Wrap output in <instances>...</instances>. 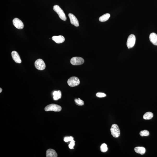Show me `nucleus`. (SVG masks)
<instances>
[{"mask_svg":"<svg viewBox=\"0 0 157 157\" xmlns=\"http://www.w3.org/2000/svg\"><path fill=\"white\" fill-rule=\"evenodd\" d=\"M53 9L54 10L58 15L60 19L64 21L66 20L67 18L65 13L60 6L58 5H55L53 6Z\"/></svg>","mask_w":157,"mask_h":157,"instance_id":"1","label":"nucleus"},{"mask_svg":"<svg viewBox=\"0 0 157 157\" xmlns=\"http://www.w3.org/2000/svg\"><path fill=\"white\" fill-rule=\"evenodd\" d=\"M62 108L58 105L55 104H51L45 107V111H53L57 112L61 110Z\"/></svg>","mask_w":157,"mask_h":157,"instance_id":"2","label":"nucleus"},{"mask_svg":"<svg viewBox=\"0 0 157 157\" xmlns=\"http://www.w3.org/2000/svg\"><path fill=\"white\" fill-rule=\"evenodd\" d=\"M80 80L78 78L76 77H72L69 78L67 81L68 85L72 87L78 86L80 84Z\"/></svg>","mask_w":157,"mask_h":157,"instance_id":"3","label":"nucleus"},{"mask_svg":"<svg viewBox=\"0 0 157 157\" xmlns=\"http://www.w3.org/2000/svg\"><path fill=\"white\" fill-rule=\"evenodd\" d=\"M111 134L113 137L115 138H118L120 134V131L119 127L116 124H113L110 129Z\"/></svg>","mask_w":157,"mask_h":157,"instance_id":"4","label":"nucleus"},{"mask_svg":"<svg viewBox=\"0 0 157 157\" xmlns=\"http://www.w3.org/2000/svg\"><path fill=\"white\" fill-rule=\"evenodd\" d=\"M36 68L38 70H42L45 69L46 67V65L42 59H38L36 60L34 63Z\"/></svg>","mask_w":157,"mask_h":157,"instance_id":"5","label":"nucleus"},{"mask_svg":"<svg viewBox=\"0 0 157 157\" xmlns=\"http://www.w3.org/2000/svg\"><path fill=\"white\" fill-rule=\"evenodd\" d=\"M136 37L133 34H131L128 38L127 45L129 49L133 48L136 42Z\"/></svg>","mask_w":157,"mask_h":157,"instance_id":"6","label":"nucleus"},{"mask_svg":"<svg viewBox=\"0 0 157 157\" xmlns=\"http://www.w3.org/2000/svg\"><path fill=\"white\" fill-rule=\"evenodd\" d=\"M85 60L82 58L79 57H74L71 59V63L73 65H79L83 64Z\"/></svg>","mask_w":157,"mask_h":157,"instance_id":"7","label":"nucleus"},{"mask_svg":"<svg viewBox=\"0 0 157 157\" xmlns=\"http://www.w3.org/2000/svg\"><path fill=\"white\" fill-rule=\"evenodd\" d=\"M13 22V25L18 29H22L24 27V24L23 22L18 18L14 19Z\"/></svg>","mask_w":157,"mask_h":157,"instance_id":"8","label":"nucleus"},{"mask_svg":"<svg viewBox=\"0 0 157 157\" xmlns=\"http://www.w3.org/2000/svg\"><path fill=\"white\" fill-rule=\"evenodd\" d=\"M68 16L72 24L74 25V26L77 27L79 26V23L78 19L72 13H70L68 14Z\"/></svg>","mask_w":157,"mask_h":157,"instance_id":"9","label":"nucleus"},{"mask_svg":"<svg viewBox=\"0 0 157 157\" xmlns=\"http://www.w3.org/2000/svg\"><path fill=\"white\" fill-rule=\"evenodd\" d=\"M12 56L13 60L15 62L20 64L22 61L21 60L20 56L18 52L16 51H13L12 52Z\"/></svg>","mask_w":157,"mask_h":157,"instance_id":"10","label":"nucleus"},{"mask_svg":"<svg viewBox=\"0 0 157 157\" xmlns=\"http://www.w3.org/2000/svg\"><path fill=\"white\" fill-rule=\"evenodd\" d=\"M52 39L57 43H61L65 41V38L62 36H54L52 37Z\"/></svg>","mask_w":157,"mask_h":157,"instance_id":"11","label":"nucleus"},{"mask_svg":"<svg viewBox=\"0 0 157 157\" xmlns=\"http://www.w3.org/2000/svg\"><path fill=\"white\" fill-rule=\"evenodd\" d=\"M47 157H57V154L54 150L52 149H49L47 150L46 152Z\"/></svg>","mask_w":157,"mask_h":157,"instance_id":"12","label":"nucleus"},{"mask_svg":"<svg viewBox=\"0 0 157 157\" xmlns=\"http://www.w3.org/2000/svg\"><path fill=\"white\" fill-rule=\"evenodd\" d=\"M149 39L153 44L157 45V35L155 33H151L150 35Z\"/></svg>","mask_w":157,"mask_h":157,"instance_id":"13","label":"nucleus"},{"mask_svg":"<svg viewBox=\"0 0 157 157\" xmlns=\"http://www.w3.org/2000/svg\"><path fill=\"white\" fill-rule=\"evenodd\" d=\"M54 96L53 98L54 100H57L61 98V92L60 90L57 91H55L53 92V93Z\"/></svg>","mask_w":157,"mask_h":157,"instance_id":"14","label":"nucleus"},{"mask_svg":"<svg viewBox=\"0 0 157 157\" xmlns=\"http://www.w3.org/2000/svg\"><path fill=\"white\" fill-rule=\"evenodd\" d=\"M134 151L137 153L144 155L145 152V148L144 147H138L134 148Z\"/></svg>","mask_w":157,"mask_h":157,"instance_id":"15","label":"nucleus"},{"mask_svg":"<svg viewBox=\"0 0 157 157\" xmlns=\"http://www.w3.org/2000/svg\"><path fill=\"white\" fill-rule=\"evenodd\" d=\"M110 16L109 13H107L103 15L99 18V20L101 22H104L108 20Z\"/></svg>","mask_w":157,"mask_h":157,"instance_id":"16","label":"nucleus"},{"mask_svg":"<svg viewBox=\"0 0 157 157\" xmlns=\"http://www.w3.org/2000/svg\"><path fill=\"white\" fill-rule=\"evenodd\" d=\"M153 116L152 113L150 112H147L144 114L143 118L145 120H150L151 119Z\"/></svg>","mask_w":157,"mask_h":157,"instance_id":"17","label":"nucleus"},{"mask_svg":"<svg viewBox=\"0 0 157 157\" xmlns=\"http://www.w3.org/2000/svg\"><path fill=\"white\" fill-rule=\"evenodd\" d=\"M75 101L76 104L78 106L83 105L84 104V102L82 100H81L79 98L78 99H75Z\"/></svg>","mask_w":157,"mask_h":157,"instance_id":"18","label":"nucleus"},{"mask_svg":"<svg viewBox=\"0 0 157 157\" xmlns=\"http://www.w3.org/2000/svg\"><path fill=\"white\" fill-rule=\"evenodd\" d=\"M100 150L102 152H104L107 151L108 150V148L106 144H103L100 147Z\"/></svg>","mask_w":157,"mask_h":157,"instance_id":"19","label":"nucleus"},{"mask_svg":"<svg viewBox=\"0 0 157 157\" xmlns=\"http://www.w3.org/2000/svg\"><path fill=\"white\" fill-rule=\"evenodd\" d=\"M140 134L142 137L148 136L149 135V133L148 130H145L140 131Z\"/></svg>","mask_w":157,"mask_h":157,"instance_id":"20","label":"nucleus"},{"mask_svg":"<svg viewBox=\"0 0 157 157\" xmlns=\"http://www.w3.org/2000/svg\"><path fill=\"white\" fill-rule=\"evenodd\" d=\"M74 138L72 137H67L64 138V141L65 142L71 141L73 140Z\"/></svg>","mask_w":157,"mask_h":157,"instance_id":"21","label":"nucleus"},{"mask_svg":"<svg viewBox=\"0 0 157 157\" xmlns=\"http://www.w3.org/2000/svg\"><path fill=\"white\" fill-rule=\"evenodd\" d=\"M75 141H74V140H72V141H71V142H70L69 145V148L70 149H74V146L75 145Z\"/></svg>","mask_w":157,"mask_h":157,"instance_id":"22","label":"nucleus"},{"mask_svg":"<svg viewBox=\"0 0 157 157\" xmlns=\"http://www.w3.org/2000/svg\"><path fill=\"white\" fill-rule=\"evenodd\" d=\"M96 96L99 97H106V95L104 93L98 92L96 93Z\"/></svg>","mask_w":157,"mask_h":157,"instance_id":"23","label":"nucleus"},{"mask_svg":"<svg viewBox=\"0 0 157 157\" xmlns=\"http://www.w3.org/2000/svg\"><path fill=\"white\" fill-rule=\"evenodd\" d=\"M0 93H1V92H2V88H0Z\"/></svg>","mask_w":157,"mask_h":157,"instance_id":"24","label":"nucleus"}]
</instances>
